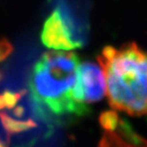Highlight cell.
<instances>
[{
    "label": "cell",
    "instance_id": "obj_1",
    "mask_svg": "<svg viewBox=\"0 0 147 147\" xmlns=\"http://www.w3.org/2000/svg\"><path fill=\"white\" fill-rule=\"evenodd\" d=\"M80 62L78 55L68 51H50L36 61L30 73L28 87L40 117L51 119L88 113L89 107L77 103L73 96Z\"/></svg>",
    "mask_w": 147,
    "mask_h": 147
},
{
    "label": "cell",
    "instance_id": "obj_2",
    "mask_svg": "<svg viewBox=\"0 0 147 147\" xmlns=\"http://www.w3.org/2000/svg\"><path fill=\"white\" fill-rule=\"evenodd\" d=\"M97 59L110 107L130 116L147 115V52L132 42L119 49L104 47Z\"/></svg>",
    "mask_w": 147,
    "mask_h": 147
},
{
    "label": "cell",
    "instance_id": "obj_3",
    "mask_svg": "<svg viewBox=\"0 0 147 147\" xmlns=\"http://www.w3.org/2000/svg\"><path fill=\"white\" fill-rule=\"evenodd\" d=\"M73 96L81 105L97 103L107 96V82L99 64L92 61L80 62L77 82Z\"/></svg>",
    "mask_w": 147,
    "mask_h": 147
},
{
    "label": "cell",
    "instance_id": "obj_4",
    "mask_svg": "<svg viewBox=\"0 0 147 147\" xmlns=\"http://www.w3.org/2000/svg\"><path fill=\"white\" fill-rule=\"evenodd\" d=\"M41 40L46 47L59 51H71L82 46L81 42L74 37L72 27L59 9L54 10L46 19Z\"/></svg>",
    "mask_w": 147,
    "mask_h": 147
},
{
    "label": "cell",
    "instance_id": "obj_5",
    "mask_svg": "<svg viewBox=\"0 0 147 147\" xmlns=\"http://www.w3.org/2000/svg\"><path fill=\"white\" fill-rule=\"evenodd\" d=\"M98 147H147V138L136 133L128 121L121 117L114 130H104Z\"/></svg>",
    "mask_w": 147,
    "mask_h": 147
},
{
    "label": "cell",
    "instance_id": "obj_6",
    "mask_svg": "<svg viewBox=\"0 0 147 147\" xmlns=\"http://www.w3.org/2000/svg\"><path fill=\"white\" fill-rule=\"evenodd\" d=\"M0 121H1L3 128L6 132L8 139H10V138L14 134L28 130L30 129L36 128L37 126L33 120L31 119H28L27 121L16 120L12 118L11 116H9L4 111H0Z\"/></svg>",
    "mask_w": 147,
    "mask_h": 147
},
{
    "label": "cell",
    "instance_id": "obj_7",
    "mask_svg": "<svg viewBox=\"0 0 147 147\" xmlns=\"http://www.w3.org/2000/svg\"><path fill=\"white\" fill-rule=\"evenodd\" d=\"M120 116L116 111H105L99 115V124L105 131H113L117 128Z\"/></svg>",
    "mask_w": 147,
    "mask_h": 147
},
{
    "label": "cell",
    "instance_id": "obj_8",
    "mask_svg": "<svg viewBox=\"0 0 147 147\" xmlns=\"http://www.w3.org/2000/svg\"><path fill=\"white\" fill-rule=\"evenodd\" d=\"M26 93H27L26 90H20L18 92H13L11 90H5L4 93H2V95L4 98L5 108L7 109L13 108L19 102V100L22 98Z\"/></svg>",
    "mask_w": 147,
    "mask_h": 147
},
{
    "label": "cell",
    "instance_id": "obj_9",
    "mask_svg": "<svg viewBox=\"0 0 147 147\" xmlns=\"http://www.w3.org/2000/svg\"><path fill=\"white\" fill-rule=\"evenodd\" d=\"M13 51L12 44L6 39H0V80L3 77V73L1 70V64L11 55Z\"/></svg>",
    "mask_w": 147,
    "mask_h": 147
},
{
    "label": "cell",
    "instance_id": "obj_10",
    "mask_svg": "<svg viewBox=\"0 0 147 147\" xmlns=\"http://www.w3.org/2000/svg\"><path fill=\"white\" fill-rule=\"evenodd\" d=\"M23 113H24V110L22 107H17V108L14 110V114L17 115L18 117H22L23 115Z\"/></svg>",
    "mask_w": 147,
    "mask_h": 147
},
{
    "label": "cell",
    "instance_id": "obj_11",
    "mask_svg": "<svg viewBox=\"0 0 147 147\" xmlns=\"http://www.w3.org/2000/svg\"><path fill=\"white\" fill-rule=\"evenodd\" d=\"M5 108V105L4 98H3L2 94H0V111H2Z\"/></svg>",
    "mask_w": 147,
    "mask_h": 147
},
{
    "label": "cell",
    "instance_id": "obj_12",
    "mask_svg": "<svg viewBox=\"0 0 147 147\" xmlns=\"http://www.w3.org/2000/svg\"><path fill=\"white\" fill-rule=\"evenodd\" d=\"M0 147H7V146H5V145L4 144V143H3L2 141H0Z\"/></svg>",
    "mask_w": 147,
    "mask_h": 147
}]
</instances>
